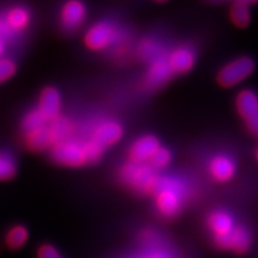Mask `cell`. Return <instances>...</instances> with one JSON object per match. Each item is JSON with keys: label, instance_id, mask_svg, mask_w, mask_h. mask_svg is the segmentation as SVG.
Returning a JSON list of instances; mask_svg holds the SVG:
<instances>
[{"label": "cell", "instance_id": "8fae6325", "mask_svg": "<svg viewBox=\"0 0 258 258\" xmlns=\"http://www.w3.org/2000/svg\"><path fill=\"white\" fill-rule=\"evenodd\" d=\"M37 108L48 121L51 122L55 120L60 116L61 110L60 92L53 86H48L42 90Z\"/></svg>", "mask_w": 258, "mask_h": 258}, {"label": "cell", "instance_id": "5bb4252c", "mask_svg": "<svg viewBox=\"0 0 258 258\" xmlns=\"http://www.w3.org/2000/svg\"><path fill=\"white\" fill-rule=\"evenodd\" d=\"M48 124L24 133V144L31 152H42L51 147V138Z\"/></svg>", "mask_w": 258, "mask_h": 258}, {"label": "cell", "instance_id": "4fadbf2b", "mask_svg": "<svg viewBox=\"0 0 258 258\" xmlns=\"http://www.w3.org/2000/svg\"><path fill=\"white\" fill-rule=\"evenodd\" d=\"M2 15L4 17L5 23L8 24V27L11 29V31L15 35L24 31L29 27L31 21L30 11L23 5L11 6Z\"/></svg>", "mask_w": 258, "mask_h": 258}, {"label": "cell", "instance_id": "8992f818", "mask_svg": "<svg viewBox=\"0 0 258 258\" xmlns=\"http://www.w3.org/2000/svg\"><path fill=\"white\" fill-rule=\"evenodd\" d=\"M208 226L214 235V243L219 249H230V235L234 228L231 215L222 211L213 212L208 217Z\"/></svg>", "mask_w": 258, "mask_h": 258}, {"label": "cell", "instance_id": "f546056e", "mask_svg": "<svg viewBox=\"0 0 258 258\" xmlns=\"http://www.w3.org/2000/svg\"><path fill=\"white\" fill-rule=\"evenodd\" d=\"M245 122H246L247 128H249L251 133L258 137V112L256 115L251 116V117L247 118V120H245Z\"/></svg>", "mask_w": 258, "mask_h": 258}, {"label": "cell", "instance_id": "44dd1931", "mask_svg": "<svg viewBox=\"0 0 258 258\" xmlns=\"http://www.w3.org/2000/svg\"><path fill=\"white\" fill-rule=\"evenodd\" d=\"M138 53L141 59L150 61V62L163 55L160 44L154 40H151V38H145L140 42L138 47Z\"/></svg>", "mask_w": 258, "mask_h": 258}, {"label": "cell", "instance_id": "ac0fdd59", "mask_svg": "<svg viewBox=\"0 0 258 258\" xmlns=\"http://www.w3.org/2000/svg\"><path fill=\"white\" fill-rule=\"evenodd\" d=\"M251 244L250 233L244 226H234L230 235V249L235 253L243 254L249 250Z\"/></svg>", "mask_w": 258, "mask_h": 258}, {"label": "cell", "instance_id": "30bf717a", "mask_svg": "<svg viewBox=\"0 0 258 258\" xmlns=\"http://www.w3.org/2000/svg\"><path fill=\"white\" fill-rule=\"evenodd\" d=\"M172 76L173 72L167 62V55H161L151 62L145 79V85L151 89L158 88L165 84Z\"/></svg>", "mask_w": 258, "mask_h": 258}, {"label": "cell", "instance_id": "3957f363", "mask_svg": "<svg viewBox=\"0 0 258 258\" xmlns=\"http://www.w3.org/2000/svg\"><path fill=\"white\" fill-rule=\"evenodd\" d=\"M50 157L55 163L69 167H80L88 164L82 139L70 138L50 147Z\"/></svg>", "mask_w": 258, "mask_h": 258}, {"label": "cell", "instance_id": "1f68e13d", "mask_svg": "<svg viewBox=\"0 0 258 258\" xmlns=\"http://www.w3.org/2000/svg\"><path fill=\"white\" fill-rule=\"evenodd\" d=\"M4 51H5V41L0 38V57H2L3 54H4Z\"/></svg>", "mask_w": 258, "mask_h": 258}, {"label": "cell", "instance_id": "e0dca14e", "mask_svg": "<svg viewBox=\"0 0 258 258\" xmlns=\"http://www.w3.org/2000/svg\"><path fill=\"white\" fill-rule=\"evenodd\" d=\"M237 109L244 120L258 112V96L251 90H244L237 97Z\"/></svg>", "mask_w": 258, "mask_h": 258}, {"label": "cell", "instance_id": "ffe728a7", "mask_svg": "<svg viewBox=\"0 0 258 258\" xmlns=\"http://www.w3.org/2000/svg\"><path fill=\"white\" fill-rule=\"evenodd\" d=\"M48 123H49V121L38 110V108H34L24 116L23 121H22V129H23V133H27V132L34 131V129L44 127Z\"/></svg>", "mask_w": 258, "mask_h": 258}, {"label": "cell", "instance_id": "603a6c76", "mask_svg": "<svg viewBox=\"0 0 258 258\" xmlns=\"http://www.w3.org/2000/svg\"><path fill=\"white\" fill-rule=\"evenodd\" d=\"M231 19L238 28H245L250 23L249 5L243 3H234L231 8Z\"/></svg>", "mask_w": 258, "mask_h": 258}, {"label": "cell", "instance_id": "484cf974", "mask_svg": "<svg viewBox=\"0 0 258 258\" xmlns=\"http://www.w3.org/2000/svg\"><path fill=\"white\" fill-rule=\"evenodd\" d=\"M16 71H17V66L14 61L8 57H0V84L14 77Z\"/></svg>", "mask_w": 258, "mask_h": 258}, {"label": "cell", "instance_id": "2e32d148", "mask_svg": "<svg viewBox=\"0 0 258 258\" xmlns=\"http://www.w3.org/2000/svg\"><path fill=\"white\" fill-rule=\"evenodd\" d=\"M49 133L51 138V146L59 141L66 140V139L73 138L74 132H76V125L70 118L59 116L54 121L49 122Z\"/></svg>", "mask_w": 258, "mask_h": 258}, {"label": "cell", "instance_id": "d6a6232c", "mask_svg": "<svg viewBox=\"0 0 258 258\" xmlns=\"http://www.w3.org/2000/svg\"><path fill=\"white\" fill-rule=\"evenodd\" d=\"M158 3H163V2H166V0H156Z\"/></svg>", "mask_w": 258, "mask_h": 258}, {"label": "cell", "instance_id": "9c48e42d", "mask_svg": "<svg viewBox=\"0 0 258 258\" xmlns=\"http://www.w3.org/2000/svg\"><path fill=\"white\" fill-rule=\"evenodd\" d=\"M160 147L159 140L153 135H145L139 138L129 148V161L137 164L148 163Z\"/></svg>", "mask_w": 258, "mask_h": 258}, {"label": "cell", "instance_id": "f1b7e54d", "mask_svg": "<svg viewBox=\"0 0 258 258\" xmlns=\"http://www.w3.org/2000/svg\"><path fill=\"white\" fill-rule=\"evenodd\" d=\"M15 36L16 35L11 31V29L8 27V24L5 23L3 15H0V38L5 41V40H9V38H12Z\"/></svg>", "mask_w": 258, "mask_h": 258}, {"label": "cell", "instance_id": "5b68a950", "mask_svg": "<svg viewBox=\"0 0 258 258\" xmlns=\"http://www.w3.org/2000/svg\"><path fill=\"white\" fill-rule=\"evenodd\" d=\"M254 70V62L250 57L244 56L231 61L218 74V82L221 86L231 88L250 77Z\"/></svg>", "mask_w": 258, "mask_h": 258}, {"label": "cell", "instance_id": "7a4b0ae2", "mask_svg": "<svg viewBox=\"0 0 258 258\" xmlns=\"http://www.w3.org/2000/svg\"><path fill=\"white\" fill-rule=\"evenodd\" d=\"M121 180L134 191L140 194H151L156 190L159 176L156 175V170L147 163L124 164L120 170Z\"/></svg>", "mask_w": 258, "mask_h": 258}, {"label": "cell", "instance_id": "52a82bcc", "mask_svg": "<svg viewBox=\"0 0 258 258\" xmlns=\"http://www.w3.org/2000/svg\"><path fill=\"white\" fill-rule=\"evenodd\" d=\"M123 135V128L115 120H103L97 122L90 132L89 139L95 141L102 148L115 145Z\"/></svg>", "mask_w": 258, "mask_h": 258}, {"label": "cell", "instance_id": "cb8c5ba5", "mask_svg": "<svg viewBox=\"0 0 258 258\" xmlns=\"http://www.w3.org/2000/svg\"><path fill=\"white\" fill-rule=\"evenodd\" d=\"M171 158L172 156H171L170 151L165 147H160L147 164L154 170H160L169 165Z\"/></svg>", "mask_w": 258, "mask_h": 258}, {"label": "cell", "instance_id": "7c38bea8", "mask_svg": "<svg viewBox=\"0 0 258 258\" xmlns=\"http://www.w3.org/2000/svg\"><path fill=\"white\" fill-rule=\"evenodd\" d=\"M195 51L188 46L177 47L167 55V62L173 73L189 72L195 64Z\"/></svg>", "mask_w": 258, "mask_h": 258}, {"label": "cell", "instance_id": "d4e9b609", "mask_svg": "<svg viewBox=\"0 0 258 258\" xmlns=\"http://www.w3.org/2000/svg\"><path fill=\"white\" fill-rule=\"evenodd\" d=\"M84 148H85V154L88 158V164L98 163L102 159L103 153H104V148H102L90 139L84 140Z\"/></svg>", "mask_w": 258, "mask_h": 258}, {"label": "cell", "instance_id": "d6986e66", "mask_svg": "<svg viewBox=\"0 0 258 258\" xmlns=\"http://www.w3.org/2000/svg\"><path fill=\"white\" fill-rule=\"evenodd\" d=\"M29 237L28 228L23 225H15L9 231L6 232L5 235V244L9 249L18 250L23 247L27 243Z\"/></svg>", "mask_w": 258, "mask_h": 258}, {"label": "cell", "instance_id": "83f0119b", "mask_svg": "<svg viewBox=\"0 0 258 258\" xmlns=\"http://www.w3.org/2000/svg\"><path fill=\"white\" fill-rule=\"evenodd\" d=\"M37 258H63L55 246L50 244H43L38 247Z\"/></svg>", "mask_w": 258, "mask_h": 258}, {"label": "cell", "instance_id": "7402d4cb", "mask_svg": "<svg viewBox=\"0 0 258 258\" xmlns=\"http://www.w3.org/2000/svg\"><path fill=\"white\" fill-rule=\"evenodd\" d=\"M17 173V164L10 153L0 152V182L12 179Z\"/></svg>", "mask_w": 258, "mask_h": 258}, {"label": "cell", "instance_id": "ba28073f", "mask_svg": "<svg viewBox=\"0 0 258 258\" xmlns=\"http://www.w3.org/2000/svg\"><path fill=\"white\" fill-rule=\"evenodd\" d=\"M86 17L83 0H66L60 10V24L64 31L73 32L82 27Z\"/></svg>", "mask_w": 258, "mask_h": 258}, {"label": "cell", "instance_id": "4316f807", "mask_svg": "<svg viewBox=\"0 0 258 258\" xmlns=\"http://www.w3.org/2000/svg\"><path fill=\"white\" fill-rule=\"evenodd\" d=\"M134 258H176V256L169 249L156 246L153 249H148L144 253H141L140 256Z\"/></svg>", "mask_w": 258, "mask_h": 258}, {"label": "cell", "instance_id": "836d02e7", "mask_svg": "<svg viewBox=\"0 0 258 258\" xmlns=\"http://www.w3.org/2000/svg\"><path fill=\"white\" fill-rule=\"evenodd\" d=\"M256 156H257V159H258V150H257V154H256Z\"/></svg>", "mask_w": 258, "mask_h": 258}, {"label": "cell", "instance_id": "277c9868", "mask_svg": "<svg viewBox=\"0 0 258 258\" xmlns=\"http://www.w3.org/2000/svg\"><path fill=\"white\" fill-rule=\"evenodd\" d=\"M122 40L123 31L108 21L93 24L85 34V44L91 50H103Z\"/></svg>", "mask_w": 258, "mask_h": 258}, {"label": "cell", "instance_id": "9a60e30c", "mask_svg": "<svg viewBox=\"0 0 258 258\" xmlns=\"http://www.w3.org/2000/svg\"><path fill=\"white\" fill-rule=\"evenodd\" d=\"M212 176L220 182L230 180L235 173L234 161L227 156H217L214 157L209 164Z\"/></svg>", "mask_w": 258, "mask_h": 258}, {"label": "cell", "instance_id": "4dcf8cb0", "mask_svg": "<svg viewBox=\"0 0 258 258\" xmlns=\"http://www.w3.org/2000/svg\"><path fill=\"white\" fill-rule=\"evenodd\" d=\"M211 2H225V0H211ZM235 3H243V4H253V3H258V0H235Z\"/></svg>", "mask_w": 258, "mask_h": 258}, {"label": "cell", "instance_id": "6da1fadb", "mask_svg": "<svg viewBox=\"0 0 258 258\" xmlns=\"http://www.w3.org/2000/svg\"><path fill=\"white\" fill-rule=\"evenodd\" d=\"M186 194L188 190L180 180L171 177H159L154 190L158 211L166 218L175 217L182 208Z\"/></svg>", "mask_w": 258, "mask_h": 258}]
</instances>
